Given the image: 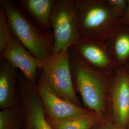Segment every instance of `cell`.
I'll return each mask as SVG.
<instances>
[{
    "instance_id": "6da1fadb",
    "label": "cell",
    "mask_w": 129,
    "mask_h": 129,
    "mask_svg": "<svg viewBox=\"0 0 129 129\" xmlns=\"http://www.w3.org/2000/svg\"><path fill=\"white\" fill-rule=\"evenodd\" d=\"M70 66L75 91L80 94L85 106L101 118L109 103L114 72L107 74L93 69L71 49Z\"/></svg>"
},
{
    "instance_id": "7a4b0ae2",
    "label": "cell",
    "mask_w": 129,
    "mask_h": 129,
    "mask_svg": "<svg viewBox=\"0 0 129 129\" xmlns=\"http://www.w3.org/2000/svg\"><path fill=\"white\" fill-rule=\"evenodd\" d=\"M0 4L14 37L42 62L50 57L54 45L52 33L43 30L32 22L18 3L12 0H2Z\"/></svg>"
},
{
    "instance_id": "3957f363",
    "label": "cell",
    "mask_w": 129,
    "mask_h": 129,
    "mask_svg": "<svg viewBox=\"0 0 129 129\" xmlns=\"http://www.w3.org/2000/svg\"><path fill=\"white\" fill-rule=\"evenodd\" d=\"M81 38L105 43L122 23L123 15L107 0H76Z\"/></svg>"
},
{
    "instance_id": "277c9868",
    "label": "cell",
    "mask_w": 129,
    "mask_h": 129,
    "mask_svg": "<svg viewBox=\"0 0 129 129\" xmlns=\"http://www.w3.org/2000/svg\"><path fill=\"white\" fill-rule=\"evenodd\" d=\"M70 56L69 48L52 54L42 62V73L36 85L46 88L61 98L80 106L73 83Z\"/></svg>"
},
{
    "instance_id": "5b68a950",
    "label": "cell",
    "mask_w": 129,
    "mask_h": 129,
    "mask_svg": "<svg viewBox=\"0 0 129 129\" xmlns=\"http://www.w3.org/2000/svg\"><path fill=\"white\" fill-rule=\"evenodd\" d=\"M51 29L54 38L52 54L70 48L81 38L76 0H56Z\"/></svg>"
},
{
    "instance_id": "8992f818",
    "label": "cell",
    "mask_w": 129,
    "mask_h": 129,
    "mask_svg": "<svg viewBox=\"0 0 129 129\" xmlns=\"http://www.w3.org/2000/svg\"><path fill=\"white\" fill-rule=\"evenodd\" d=\"M17 90L23 108L24 129H53L47 119L43 102L35 85L21 73L18 74Z\"/></svg>"
},
{
    "instance_id": "52a82bcc",
    "label": "cell",
    "mask_w": 129,
    "mask_h": 129,
    "mask_svg": "<svg viewBox=\"0 0 129 129\" xmlns=\"http://www.w3.org/2000/svg\"><path fill=\"white\" fill-rule=\"evenodd\" d=\"M113 121L120 129L129 121V76L126 66H118L114 71L109 92Z\"/></svg>"
},
{
    "instance_id": "ba28073f",
    "label": "cell",
    "mask_w": 129,
    "mask_h": 129,
    "mask_svg": "<svg viewBox=\"0 0 129 129\" xmlns=\"http://www.w3.org/2000/svg\"><path fill=\"white\" fill-rule=\"evenodd\" d=\"M70 49L93 69L107 74L114 72L117 67L105 43L80 38Z\"/></svg>"
},
{
    "instance_id": "9c48e42d",
    "label": "cell",
    "mask_w": 129,
    "mask_h": 129,
    "mask_svg": "<svg viewBox=\"0 0 129 129\" xmlns=\"http://www.w3.org/2000/svg\"><path fill=\"white\" fill-rule=\"evenodd\" d=\"M3 59L19 69L29 82L37 84L38 70L41 69L42 62L33 56L14 36L0 55L1 62Z\"/></svg>"
},
{
    "instance_id": "30bf717a",
    "label": "cell",
    "mask_w": 129,
    "mask_h": 129,
    "mask_svg": "<svg viewBox=\"0 0 129 129\" xmlns=\"http://www.w3.org/2000/svg\"><path fill=\"white\" fill-rule=\"evenodd\" d=\"M41 99L46 116L55 120H71L87 115L92 111L66 101L46 88L35 85Z\"/></svg>"
},
{
    "instance_id": "8fae6325",
    "label": "cell",
    "mask_w": 129,
    "mask_h": 129,
    "mask_svg": "<svg viewBox=\"0 0 129 129\" xmlns=\"http://www.w3.org/2000/svg\"><path fill=\"white\" fill-rule=\"evenodd\" d=\"M17 69L7 60L3 59L0 65V108H11L20 102L17 90Z\"/></svg>"
},
{
    "instance_id": "7c38bea8",
    "label": "cell",
    "mask_w": 129,
    "mask_h": 129,
    "mask_svg": "<svg viewBox=\"0 0 129 129\" xmlns=\"http://www.w3.org/2000/svg\"><path fill=\"white\" fill-rule=\"evenodd\" d=\"M55 2L56 0H20L18 3L38 26L48 32L51 29V19Z\"/></svg>"
},
{
    "instance_id": "4fadbf2b",
    "label": "cell",
    "mask_w": 129,
    "mask_h": 129,
    "mask_svg": "<svg viewBox=\"0 0 129 129\" xmlns=\"http://www.w3.org/2000/svg\"><path fill=\"white\" fill-rule=\"evenodd\" d=\"M105 43L116 67L126 66L129 62V26L121 24Z\"/></svg>"
},
{
    "instance_id": "5bb4252c",
    "label": "cell",
    "mask_w": 129,
    "mask_h": 129,
    "mask_svg": "<svg viewBox=\"0 0 129 129\" xmlns=\"http://www.w3.org/2000/svg\"><path fill=\"white\" fill-rule=\"evenodd\" d=\"M46 118L53 129H90L97 124L100 119L94 112L85 116L65 120H53L47 116Z\"/></svg>"
},
{
    "instance_id": "9a60e30c",
    "label": "cell",
    "mask_w": 129,
    "mask_h": 129,
    "mask_svg": "<svg viewBox=\"0 0 129 129\" xmlns=\"http://www.w3.org/2000/svg\"><path fill=\"white\" fill-rule=\"evenodd\" d=\"M24 117L21 102L11 108L0 111V129H22Z\"/></svg>"
},
{
    "instance_id": "2e32d148",
    "label": "cell",
    "mask_w": 129,
    "mask_h": 129,
    "mask_svg": "<svg viewBox=\"0 0 129 129\" xmlns=\"http://www.w3.org/2000/svg\"><path fill=\"white\" fill-rule=\"evenodd\" d=\"M13 36L3 8L0 6V55Z\"/></svg>"
},
{
    "instance_id": "e0dca14e",
    "label": "cell",
    "mask_w": 129,
    "mask_h": 129,
    "mask_svg": "<svg viewBox=\"0 0 129 129\" xmlns=\"http://www.w3.org/2000/svg\"><path fill=\"white\" fill-rule=\"evenodd\" d=\"M107 1L112 8L124 15L128 7V0H107Z\"/></svg>"
},
{
    "instance_id": "ac0fdd59",
    "label": "cell",
    "mask_w": 129,
    "mask_h": 129,
    "mask_svg": "<svg viewBox=\"0 0 129 129\" xmlns=\"http://www.w3.org/2000/svg\"><path fill=\"white\" fill-rule=\"evenodd\" d=\"M98 129H120L115 124L110 122L106 123L99 127Z\"/></svg>"
},
{
    "instance_id": "d6986e66",
    "label": "cell",
    "mask_w": 129,
    "mask_h": 129,
    "mask_svg": "<svg viewBox=\"0 0 129 129\" xmlns=\"http://www.w3.org/2000/svg\"><path fill=\"white\" fill-rule=\"evenodd\" d=\"M121 24L129 26V0H128V9L122 18Z\"/></svg>"
},
{
    "instance_id": "ffe728a7",
    "label": "cell",
    "mask_w": 129,
    "mask_h": 129,
    "mask_svg": "<svg viewBox=\"0 0 129 129\" xmlns=\"http://www.w3.org/2000/svg\"><path fill=\"white\" fill-rule=\"evenodd\" d=\"M126 69H127V72H128V75H129V63L126 66Z\"/></svg>"
}]
</instances>
